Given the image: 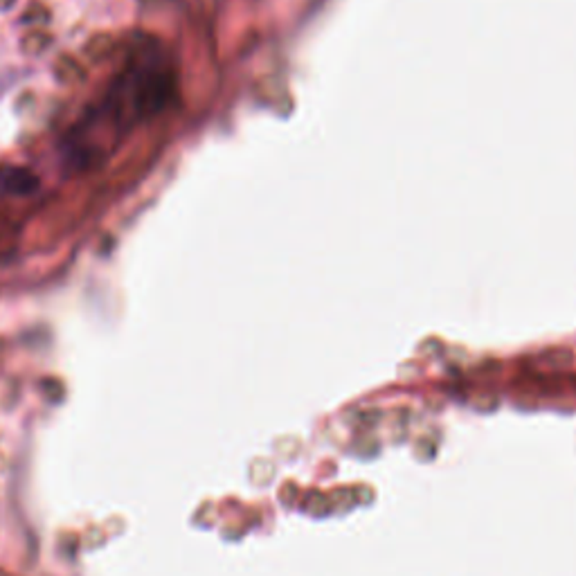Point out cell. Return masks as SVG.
<instances>
[{"mask_svg": "<svg viewBox=\"0 0 576 576\" xmlns=\"http://www.w3.org/2000/svg\"><path fill=\"white\" fill-rule=\"evenodd\" d=\"M36 188H39V178L27 169L0 167V192L25 196V194L36 192Z\"/></svg>", "mask_w": 576, "mask_h": 576, "instance_id": "2", "label": "cell"}, {"mask_svg": "<svg viewBox=\"0 0 576 576\" xmlns=\"http://www.w3.org/2000/svg\"><path fill=\"white\" fill-rule=\"evenodd\" d=\"M172 90V77L160 64H153L147 55L124 70L122 80L113 84L109 93L111 111L115 113L118 128H131L147 115L158 113Z\"/></svg>", "mask_w": 576, "mask_h": 576, "instance_id": "1", "label": "cell"}]
</instances>
